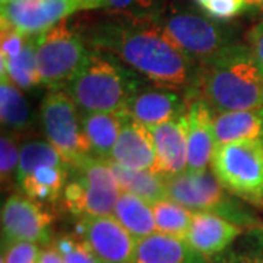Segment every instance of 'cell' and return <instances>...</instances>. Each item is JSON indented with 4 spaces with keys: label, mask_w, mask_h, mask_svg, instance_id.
I'll list each match as a JSON object with an SVG mask.
<instances>
[{
    "label": "cell",
    "mask_w": 263,
    "mask_h": 263,
    "mask_svg": "<svg viewBox=\"0 0 263 263\" xmlns=\"http://www.w3.org/2000/svg\"><path fill=\"white\" fill-rule=\"evenodd\" d=\"M208 263H237L234 252H222L208 259Z\"/></svg>",
    "instance_id": "e575fe53"
},
{
    "label": "cell",
    "mask_w": 263,
    "mask_h": 263,
    "mask_svg": "<svg viewBox=\"0 0 263 263\" xmlns=\"http://www.w3.org/2000/svg\"><path fill=\"white\" fill-rule=\"evenodd\" d=\"M246 40L257 65L260 66V69L263 70V21L249 29Z\"/></svg>",
    "instance_id": "1f68e13d"
},
{
    "label": "cell",
    "mask_w": 263,
    "mask_h": 263,
    "mask_svg": "<svg viewBox=\"0 0 263 263\" xmlns=\"http://www.w3.org/2000/svg\"><path fill=\"white\" fill-rule=\"evenodd\" d=\"M113 215L136 240L157 233L152 205L130 192H122Z\"/></svg>",
    "instance_id": "603a6c76"
},
{
    "label": "cell",
    "mask_w": 263,
    "mask_h": 263,
    "mask_svg": "<svg viewBox=\"0 0 263 263\" xmlns=\"http://www.w3.org/2000/svg\"><path fill=\"white\" fill-rule=\"evenodd\" d=\"M0 79L8 78L22 91L41 85L37 66V35H29L25 47L13 57H0Z\"/></svg>",
    "instance_id": "cb8c5ba5"
},
{
    "label": "cell",
    "mask_w": 263,
    "mask_h": 263,
    "mask_svg": "<svg viewBox=\"0 0 263 263\" xmlns=\"http://www.w3.org/2000/svg\"><path fill=\"white\" fill-rule=\"evenodd\" d=\"M189 94L202 97L214 113L263 107V70L247 44L231 43L199 62Z\"/></svg>",
    "instance_id": "7a4b0ae2"
},
{
    "label": "cell",
    "mask_w": 263,
    "mask_h": 263,
    "mask_svg": "<svg viewBox=\"0 0 263 263\" xmlns=\"http://www.w3.org/2000/svg\"><path fill=\"white\" fill-rule=\"evenodd\" d=\"M154 138L157 168L164 179L176 177L187 171V119L186 113L149 127Z\"/></svg>",
    "instance_id": "9a60e30c"
},
{
    "label": "cell",
    "mask_w": 263,
    "mask_h": 263,
    "mask_svg": "<svg viewBox=\"0 0 263 263\" xmlns=\"http://www.w3.org/2000/svg\"><path fill=\"white\" fill-rule=\"evenodd\" d=\"M41 165H69L62 154L44 141H31L24 143L19 149V164L15 183L18 184L25 176Z\"/></svg>",
    "instance_id": "4316f807"
},
{
    "label": "cell",
    "mask_w": 263,
    "mask_h": 263,
    "mask_svg": "<svg viewBox=\"0 0 263 263\" xmlns=\"http://www.w3.org/2000/svg\"><path fill=\"white\" fill-rule=\"evenodd\" d=\"M186 108L187 98L186 95L181 97L177 89L157 84L155 86L141 84L130 98L126 111L136 122L152 127L184 114Z\"/></svg>",
    "instance_id": "5bb4252c"
},
{
    "label": "cell",
    "mask_w": 263,
    "mask_h": 263,
    "mask_svg": "<svg viewBox=\"0 0 263 263\" xmlns=\"http://www.w3.org/2000/svg\"><path fill=\"white\" fill-rule=\"evenodd\" d=\"M69 173V165H41L21 180L18 187L37 202L51 203L63 196Z\"/></svg>",
    "instance_id": "44dd1931"
},
{
    "label": "cell",
    "mask_w": 263,
    "mask_h": 263,
    "mask_svg": "<svg viewBox=\"0 0 263 263\" xmlns=\"http://www.w3.org/2000/svg\"><path fill=\"white\" fill-rule=\"evenodd\" d=\"M122 192L108 161L91 155L70 167L63 202L66 209L79 219L113 215Z\"/></svg>",
    "instance_id": "277c9868"
},
{
    "label": "cell",
    "mask_w": 263,
    "mask_h": 263,
    "mask_svg": "<svg viewBox=\"0 0 263 263\" xmlns=\"http://www.w3.org/2000/svg\"><path fill=\"white\" fill-rule=\"evenodd\" d=\"M113 15L81 31L89 47L113 54L154 84L174 89L192 85L196 62L177 47L157 16Z\"/></svg>",
    "instance_id": "6da1fadb"
},
{
    "label": "cell",
    "mask_w": 263,
    "mask_h": 263,
    "mask_svg": "<svg viewBox=\"0 0 263 263\" xmlns=\"http://www.w3.org/2000/svg\"><path fill=\"white\" fill-rule=\"evenodd\" d=\"M19 164V149L15 139L3 133L0 138V176L2 183H9L12 177H16Z\"/></svg>",
    "instance_id": "f546056e"
},
{
    "label": "cell",
    "mask_w": 263,
    "mask_h": 263,
    "mask_svg": "<svg viewBox=\"0 0 263 263\" xmlns=\"http://www.w3.org/2000/svg\"><path fill=\"white\" fill-rule=\"evenodd\" d=\"M108 160L133 170H149L155 173L157 154L149 127L136 122L124 111L122 130Z\"/></svg>",
    "instance_id": "2e32d148"
},
{
    "label": "cell",
    "mask_w": 263,
    "mask_h": 263,
    "mask_svg": "<svg viewBox=\"0 0 263 263\" xmlns=\"http://www.w3.org/2000/svg\"><path fill=\"white\" fill-rule=\"evenodd\" d=\"M0 117L3 127L9 130H24L31 126V108L22 89L8 78L0 82Z\"/></svg>",
    "instance_id": "d4e9b609"
},
{
    "label": "cell",
    "mask_w": 263,
    "mask_h": 263,
    "mask_svg": "<svg viewBox=\"0 0 263 263\" xmlns=\"http://www.w3.org/2000/svg\"><path fill=\"white\" fill-rule=\"evenodd\" d=\"M51 222V214L37 200L13 193L2 206L3 243L29 241L35 245H46L50 240Z\"/></svg>",
    "instance_id": "30bf717a"
},
{
    "label": "cell",
    "mask_w": 263,
    "mask_h": 263,
    "mask_svg": "<svg viewBox=\"0 0 263 263\" xmlns=\"http://www.w3.org/2000/svg\"><path fill=\"white\" fill-rule=\"evenodd\" d=\"M56 249L65 263H100L89 245L81 235L65 234L56 240Z\"/></svg>",
    "instance_id": "f1b7e54d"
},
{
    "label": "cell",
    "mask_w": 263,
    "mask_h": 263,
    "mask_svg": "<svg viewBox=\"0 0 263 263\" xmlns=\"http://www.w3.org/2000/svg\"><path fill=\"white\" fill-rule=\"evenodd\" d=\"M124 111L81 114L85 136L89 142L94 157L103 160L110 158L119 133L122 130Z\"/></svg>",
    "instance_id": "ffe728a7"
},
{
    "label": "cell",
    "mask_w": 263,
    "mask_h": 263,
    "mask_svg": "<svg viewBox=\"0 0 263 263\" xmlns=\"http://www.w3.org/2000/svg\"><path fill=\"white\" fill-rule=\"evenodd\" d=\"M157 21L176 44L196 63L215 56L230 46V32L216 19L187 8H174Z\"/></svg>",
    "instance_id": "9c48e42d"
},
{
    "label": "cell",
    "mask_w": 263,
    "mask_h": 263,
    "mask_svg": "<svg viewBox=\"0 0 263 263\" xmlns=\"http://www.w3.org/2000/svg\"><path fill=\"white\" fill-rule=\"evenodd\" d=\"M78 12L75 0H10L2 6V27L38 35Z\"/></svg>",
    "instance_id": "7c38bea8"
},
{
    "label": "cell",
    "mask_w": 263,
    "mask_h": 263,
    "mask_svg": "<svg viewBox=\"0 0 263 263\" xmlns=\"http://www.w3.org/2000/svg\"><path fill=\"white\" fill-rule=\"evenodd\" d=\"M40 249L29 241H9L5 243L2 263H38Z\"/></svg>",
    "instance_id": "4dcf8cb0"
},
{
    "label": "cell",
    "mask_w": 263,
    "mask_h": 263,
    "mask_svg": "<svg viewBox=\"0 0 263 263\" xmlns=\"http://www.w3.org/2000/svg\"><path fill=\"white\" fill-rule=\"evenodd\" d=\"M243 228L215 212H195L186 241L200 254L212 257L226 252Z\"/></svg>",
    "instance_id": "e0dca14e"
},
{
    "label": "cell",
    "mask_w": 263,
    "mask_h": 263,
    "mask_svg": "<svg viewBox=\"0 0 263 263\" xmlns=\"http://www.w3.org/2000/svg\"><path fill=\"white\" fill-rule=\"evenodd\" d=\"M107 161L123 192H130L133 195L142 197L151 205L168 197L165 179L158 173L149 170L127 168L111 160Z\"/></svg>",
    "instance_id": "7402d4cb"
},
{
    "label": "cell",
    "mask_w": 263,
    "mask_h": 263,
    "mask_svg": "<svg viewBox=\"0 0 263 263\" xmlns=\"http://www.w3.org/2000/svg\"><path fill=\"white\" fill-rule=\"evenodd\" d=\"M195 2H196L197 5H199V6H200V9H202V8H203V6H205V3H206L208 0H195Z\"/></svg>",
    "instance_id": "74e56055"
},
{
    "label": "cell",
    "mask_w": 263,
    "mask_h": 263,
    "mask_svg": "<svg viewBox=\"0 0 263 263\" xmlns=\"http://www.w3.org/2000/svg\"><path fill=\"white\" fill-rule=\"evenodd\" d=\"M78 12L107 10L129 16H158L160 0H75Z\"/></svg>",
    "instance_id": "83f0119b"
},
{
    "label": "cell",
    "mask_w": 263,
    "mask_h": 263,
    "mask_svg": "<svg viewBox=\"0 0 263 263\" xmlns=\"http://www.w3.org/2000/svg\"><path fill=\"white\" fill-rule=\"evenodd\" d=\"M154 218L157 231L162 234L174 235L179 238H186L189 227L193 219V211L180 205L179 202L165 197L152 203Z\"/></svg>",
    "instance_id": "484cf974"
},
{
    "label": "cell",
    "mask_w": 263,
    "mask_h": 263,
    "mask_svg": "<svg viewBox=\"0 0 263 263\" xmlns=\"http://www.w3.org/2000/svg\"><path fill=\"white\" fill-rule=\"evenodd\" d=\"M38 263H65L62 254L59 253L56 246H48L46 249H43L40 252V257H38Z\"/></svg>",
    "instance_id": "836d02e7"
},
{
    "label": "cell",
    "mask_w": 263,
    "mask_h": 263,
    "mask_svg": "<svg viewBox=\"0 0 263 263\" xmlns=\"http://www.w3.org/2000/svg\"><path fill=\"white\" fill-rule=\"evenodd\" d=\"M10 0H0V3H2V6H3V5H6V3H9Z\"/></svg>",
    "instance_id": "f35d334b"
},
{
    "label": "cell",
    "mask_w": 263,
    "mask_h": 263,
    "mask_svg": "<svg viewBox=\"0 0 263 263\" xmlns=\"http://www.w3.org/2000/svg\"><path fill=\"white\" fill-rule=\"evenodd\" d=\"M139 76L113 54L91 48L66 91L81 114L119 113L127 110L142 84Z\"/></svg>",
    "instance_id": "3957f363"
},
{
    "label": "cell",
    "mask_w": 263,
    "mask_h": 263,
    "mask_svg": "<svg viewBox=\"0 0 263 263\" xmlns=\"http://www.w3.org/2000/svg\"><path fill=\"white\" fill-rule=\"evenodd\" d=\"M187 108V171H202L211 165L216 146L214 117L209 104L199 95L186 94Z\"/></svg>",
    "instance_id": "4fadbf2b"
},
{
    "label": "cell",
    "mask_w": 263,
    "mask_h": 263,
    "mask_svg": "<svg viewBox=\"0 0 263 263\" xmlns=\"http://www.w3.org/2000/svg\"><path fill=\"white\" fill-rule=\"evenodd\" d=\"M79 114L75 101L63 89H50L40 107L44 135L69 167L92 155Z\"/></svg>",
    "instance_id": "ba28073f"
},
{
    "label": "cell",
    "mask_w": 263,
    "mask_h": 263,
    "mask_svg": "<svg viewBox=\"0 0 263 263\" xmlns=\"http://www.w3.org/2000/svg\"><path fill=\"white\" fill-rule=\"evenodd\" d=\"M170 199L179 202L193 212H215L240 227L254 228V221L243 208L230 196L214 171H184L176 177L165 179Z\"/></svg>",
    "instance_id": "8992f818"
},
{
    "label": "cell",
    "mask_w": 263,
    "mask_h": 263,
    "mask_svg": "<svg viewBox=\"0 0 263 263\" xmlns=\"http://www.w3.org/2000/svg\"><path fill=\"white\" fill-rule=\"evenodd\" d=\"M247 6H257L263 9V0H247Z\"/></svg>",
    "instance_id": "8d00e7d4"
},
{
    "label": "cell",
    "mask_w": 263,
    "mask_h": 263,
    "mask_svg": "<svg viewBox=\"0 0 263 263\" xmlns=\"http://www.w3.org/2000/svg\"><path fill=\"white\" fill-rule=\"evenodd\" d=\"M81 31L63 19L37 35V66L41 85L62 89L78 73L89 50Z\"/></svg>",
    "instance_id": "52a82bcc"
},
{
    "label": "cell",
    "mask_w": 263,
    "mask_h": 263,
    "mask_svg": "<svg viewBox=\"0 0 263 263\" xmlns=\"http://www.w3.org/2000/svg\"><path fill=\"white\" fill-rule=\"evenodd\" d=\"M211 168L228 193L263 208V141L245 139L216 145Z\"/></svg>",
    "instance_id": "5b68a950"
},
{
    "label": "cell",
    "mask_w": 263,
    "mask_h": 263,
    "mask_svg": "<svg viewBox=\"0 0 263 263\" xmlns=\"http://www.w3.org/2000/svg\"><path fill=\"white\" fill-rule=\"evenodd\" d=\"M253 243L234 252L237 263H263V243L252 235Z\"/></svg>",
    "instance_id": "d6a6232c"
},
{
    "label": "cell",
    "mask_w": 263,
    "mask_h": 263,
    "mask_svg": "<svg viewBox=\"0 0 263 263\" xmlns=\"http://www.w3.org/2000/svg\"><path fill=\"white\" fill-rule=\"evenodd\" d=\"M184 238L154 233L136 241L133 263H208Z\"/></svg>",
    "instance_id": "ac0fdd59"
},
{
    "label": "cell",
    "mask_w": 263,
    "mask_h": 263,
    "mask_svg": "<svg viewBox=\"0 0 263 263\" xmlns=\"http://www.w3.org/2000/svg\"><path fill=\"white\" fill-rule=\"evenodd\" d=\"M76 233L92 249L100 263H133L136 238L114 215L82 218Z\"/></svg>",
    "instance_id": "8fae6325"
},
{
    "label": "cell",
    "mask_w": 263,
    "mask_h": 263,
    "mask_svg": "<svg viewBox=\"0 0 263 263\" xmlns=\"http://www.w3.org/2000/svg\"><path fill=\"white\" fill-rule=\"evenodd\" d=\"M214 130L216 145L245 139L263 141V107L245 111L215 113Z\"/></svg>",
    "instance_id": "d6986e66"
},
{
    "label": "cell",
    "mask_w": 263,
    "mask_h": 263,
    "mask_svg": "<svg viewBox=\"0 0 263 263\" xmlns=\"http://www.w3.org/2000/svg\"><path fill=\"white\" fill-rule=\"evenodd\" d=\"M250 235H253L254 238H257L260 243H263V224L250 228Z\"/></svg>",
    "instance_id": "d590c367"
}]
</instances>
